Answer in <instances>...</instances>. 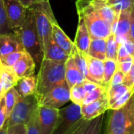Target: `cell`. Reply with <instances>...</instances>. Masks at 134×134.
Masks as SVG:
<instances>
[{
	"mask_svg": "<svg viewBox=\"0 0 134 134\" xmlns=\"http://www.w3.org/2000/svg\"><path fill=\"white\" fill-rule=\"evenodd\" d=\"M24 50L33 58L35 65L40 67L43 60V50L35 27V14L32 8H27L23 25L14 32Z\"/></svg>",
	"mask_w": 134,
	"mask_h": 134,
	"instance_id": "6da1fadb",
	"label": "cell"
},
{
	"mask_svg": "<svg viewBox=\"0 0 134 134\" xmlns=\"http://www.w3.org/2000/svg\"><path fill=\"white\" fill-rule=\"evenodd\" d=\"M64 63L43 59L37 75L35 97L38 100L52 89L65 82Z\"/></svg>",
	"mask_w": 134,
	"mask_h": 134,
	"instance_id": "7a4b0ae2",
	"label": "cell"
},
{
	"mask_svg": "<svg viewBox=\"0 0 134 134\" xmlns=\"http://www.w3.org/2000/svg\"><path fill=\"white\" fill-rule=\"evenodd\" d=\"M76 7L79 17H81L91 38H107L111 33V26L106 22L88 0H78Z\"/></svg>",
	"mask_w": 134,
	"mask_h": 134,
	"instance_id": "3957f363",
	"label": "cell"
},
{
	"mask_svg": "<svg viewBox=\"0 0 134 134\" xmlns=\"http://www.w3.org/2000/svg\"><path fill=\"white\" fill-rule=\"evenodd\" d=\"M106 134H134V95L122 108L111 110Z\"/></svg>",
	"mask_w": 134,
	"mask_h": 134,
	"instance_id": "277c9868",
	"label": "cell"
},
{
	"mask_svg": "<svg viewBox=\"0 0 134 134\" xmlns=\"http://www.w3.org/2000/svg\"><path fill=\"white\" fill-rule=\"evenodd\" d=\"M31 8L34 11L35 27L43 50L44 47L52 39L53 24L57 20L54 17L49 0L38 2Z\"/></svg>",
	"mask_w": 134,
	"mask_h": 134,
	"instance_id": "5b68a950",
	"label": "cell"
},
{
	"mask_svg": "<svg viewBox=\"0 0 134 134\" xmlns=\"http://www.w3.org/2000/svg\"><path fill=\"white\" fill-rule=\"evenodd\" d=\"M83 120L81 106L71 102L59 109L57 122L51 134H71Z\"/></svg>",
	"mask_w": 134,
	"mask_h": 134,
	"instance_id": "8992f818",
	"label": "cell"
},
{
	"mask_svg": "<svg viewBox=\"0 0 134 134\" xmlns=\"http://www.w3.org/2000/svg\"><path fill=\"white\" fill-rule=\"evenodd\" d=\"M38 105V100L35 95L20 96L7 120L9 127L18 124L26 125L36 112Z\"/></svg>",
	"mask_w": 134,
	"mask_h": 134,
	"instance_id": "52a82bcc",
	"label": "cell"
},
{
	"mask_svg": "<svg viewBox=\"0 0 134 134\" xmlns=\"http://www.w3.org/2000/svg\"><path fill=\"white\" fill-rule=\"evenodd\" d=\"M69 101H71L70 88L65 82L54 87L38 99V104L55 109H60Z\"/></svg>",
	"mask_w": 134,
	"mask_h": 134,
	"instance_id": "ba28073f",
	"label": "cell"
},
{
	"mask_svg": "<svg viewBox=\"0 0 134 134\" xmlns=\"http://www.w3.org/2000/svg\"><path fill=\"white\" fill-rule=\"evenodd\" d=\"M6 20L9 28L14 33L23 25L27 8H25L19 0H3Z\"/></svg>",
	"mask_w": 134,
	"mask_h": 134,
	"instance_id": "9c48e42d",
	"label": "cell"
},
{
	"mask_svg": "<svg viewBox=\"0 0 134 134\" xmlns=\"http://www.w3.org/2000/svg\"><path fill=\"white\" fill-rule=\"evenodd\" d=\"M59 114V109L38 105L37 110V122L41 134H51L55 127Z\"/></svg>",
	"mask_w": 134,
	"mask_h": 134,
	"instance_id": "30bf717a",
	"label": "cell"
},
{
	"mask_svg": "<svg viewBox=\"0 0 134 134\" xmlns=\"http://www.w3.org/2000/svg\"><path fill=\"white\" fill-rule=\"evenodd\" d=\"M130 13L131 10H124L118 14L116 22L111 26V32L115 34L119 44L130 38Z\"/></svg>",
	"mask_w": 134,
	"mask_h": 134,
	"instance_id": "8fae6325",
	"label": "cell"
},
{
	"mask_svg": "<svg viewBox=\"0 0 134 134\" xmlns=\"http://www.w3.org/2000/svg\"><path fill=\"white\" fill-rule=\"evenodd\" d=\"M108 110V100L107 94L101 97L100 99L85 105L81 106L82 118L86 121H91Z\"/></svg>",
	"mask_w": 134,
	"mask_h": 134,
	"instance_id": "7c38bea8",
	"label": "cell"
},
{
	"mask_svg": "<svg viewBox=\"0 0 134 134\" xmlns=\"http://www.w3.org/2000/svg\"><path fill=\"white\" fill-rule=\"evenodd\" d=\"M35 63L31 55L26 51L23 56L16 62V64L11 68L17 78L22 79L24 77L31 76L35 75Z\"/></svg>",
	"mask_w": 134,
	"mask_h": 134,
	"instance_id": "4fadbf2b",
	"label": "cell"
},
{
	"mask_svg": "<svg viewBox=\"0 0 134 134\" xmlns=\"http://www.w3.org/2000/svg\"><path fill=\"white\" fill-rule=\"evenodd\" d=\"M87 62V79L103 86L104 64V60L86 55Z\"/></svg>",
	"mask_w": 134,
	"mask_h": 134,
	"instance_id": "5bb4252c",
	"label": "cell"
},
{
	"mask_svg": "<svg viewBox=\"0 0 134 134\" xmlns=\"http://www.w3.org/2000/svg\"><path fill=\"white\" fill-rule=\"evenodd\" d=\"M22 50H24V49L14 33L0 35V57L14 51Z\"/></svg>",
	"mask_w": 134,
	"mask_h": 134,
	"instance_id": "9a60e30c",
	"label": "cell"
},
{
	"mask_svg": "<svg viewBox=\"0 0 134 134\" xmlns=\"http://www.w3.org/2000/svg\"><path fill=\"white\" fill-rule=\"evenodd\" d=\"M65 66V81L69 86L71 88L73 86L77 84L82 83L86 79V77L82 74L78 67L76 66L73 57L71 55L69 56L66 62L64 63Z\"/></svg>",
	"mask_w": 134,
	"mask_h": 134,
	"instance_id": "2e32d148",
	"label": "cell"
},
{
	"mask_svg": "<svg viewBox=\"0 0 134 134\" xmlns=\"http://www.w3.org/2000/svg\"><path fill=\"white\" fill-rule=\"evenodd\" d=\"M90 41H91V37L90 35L88 29L83 20L81 17H79L78 28L75 35V42H74L75 46L78 48L79 51L87 55L90 48Z\"/></svg>",
	"mask_w": 134,
	"mask_h": 134,
	"instance_id": "e0dca14e",
	"label": "cell"
},
{
	"mask_svg": "<svg viewBox=\"0 0 134 134\" xmlns=\"http://www.w3.org/2000/svg\"><path fill=\"white\" fill-rule=\"evenodd\" d=\"M52 39L59 47L64 50L68 55H71L74 42L65 34L57 21L53 24Z\"/></svg>",
	"mask_w": 134,
	"mask_h": 134,
	"instance_id": "ac0fdd59",
	"label": "cell"
},
{
	"mask_svg": "<svg viewBox=\"0 0 134 134\" xmlns=\"http://www.w3.org/2000/svg\"><path fill=\"white\" fill-rule=\"evenodd\" d=\"M70 55L59 47L51 39L43 49V59L53 61L65 63Z\"/></svg>",
	"mask_w": 134,
	"mask_h": 134,
	"instance_id": "d6986e66",
	"label": "cell"
},
{
	"mask_svg": "<svg viewBox=\"0 0 134 134\" xmlns=\"http://www.w3.org/2000/svg\"><path fill=\"white\" fill-rule=\"evenodd\" d=\"M90 5L99 13L100 16L112 26L117 20L118 14L106 3V1L102 0H88Z\"/></svg>",
	"mask_w": 134,
	"mask_h": 134,
	"instance_id": "ffe728a7",
	"label": "cell"
},
{
	"mask_svg": "<svg viewBox=\"0 0 134 134\" xmlns=\"http://www.w3.org/2000/svg\"><path fill=\"white\" fill-rule=\"evenodd\" d=\"M15 88L22 97L35 95L37 88V76L34 75L20 79Z\"/></svg>",
	"mask_w": 134,
	"mask_h": 134,
	"instance_id": "44dd1931",
	"label": "cell"
},
{
	"mask_svg": "<svg viewBox=\"0 0 134 134\" xmlns=\"http://www.w3.org/2000/svg\"><path fill=\"white\" fill-rule=\"evenodd\" d=\"M19 79L11 68H6L0 64V82L2 86L3 92L5 93L9 89L15 87Z\"/></svg>",
	"mask_w": 134,
	"mask_h": 134,
	"instance_id": "7402d4cb",
	"label": "cell"
},
{
	"mask_svg": "<svg viewBox=\"0 0 134 134\" xmlns=\"http://www.w3.org/2000/svg\"><path fill=\"white\" fill-rule=\"evenodd\" d=\"M88 55L101 60H106V38H91Z\"/></svg>",
	"mask_w": 134,
	"mask_h": 134,
	"instance_id": "603a6c76",
	"label": "cell"
},
{
	"mask_svg": "<svg viewBox=\"0 0 134 134\" xmlns=\"http://www.w3.org/2000/svg\"><path fill=\"white\" fill-rule=\"evenodd\" d=\"M131 89L127 87L123 83L112 87H108L107 89V97L108 100V110L111 105H112L116 100H118L120 97L125 95Z\"/></svg>",
	"mask_w": 134,
	"mask_h": 134,
	"instance_id": "cb8c5ba5",
	"label": "cell"
},
{
	"mask_svg": "<svg viewBox=\"0 0 134 134\" xmlns=\"http://www.w3.org/2000/svg\"><path fill=\"white\" fill-rule=\"evenodd\" d=\"M71 55L73 57L74 61H75L76 66L78 67V68L79 69V71L87 79L88 71H87V62H86V54H84L81 51H79L78 49V48L74 44Z\"/></svg>",
	"mask_w": 134,
	"mask_h": 134,
	"instance_id": "d4e9b609",
	"label": "cell"
},
{
	"mask_svg": "<svg viewBox=\"0 0 134 134\" xmlns=\"http://www.w3.org/2000/svg\"><path fill=\"white\" fill-rule=\"evenodd\" d=\"M119 44L116 40L114 33H111L106 38V59H111L117 61L118 50Z\"/></svg>",
	"mask_w": 134,
	"mask_h": 134,
	"instance_id": "484cf974",
	"label": "cell"
},
{
	"mask_svg": "<svg viewBox=\"0 0 134 134\" xmlns=\"http://www.w3.org/2000/svg\"><path fill=\"white\" fill-rule=\"evenodd\" d=\"M104 81H103V86L106 89L108 87L110 81L114 75L115 72L118 69V64L116 60L106 59L104 60Z\"/></svg>",
	"mask_w": 134,
	"mask_h": 134,
	"instance_id": "4316f807",
	"label": "cell"
},
{
	"mask_svg": "<svg viewBox=\"0 0 134 134\" xmlns=\"http://www.w3.org/2000/svg\"><path fill=\"white\" fill-rule=\"evenodd\" d=\"M20 93L16 90L15 87H13L9 89L4 95V101H5V105L6 108V115H7V119H9L10 113L14 108L15 104H16L19 97H20Z\"/></svg>",
	"mask_w": 134,
	"mask_h": 134,
	"instance_id": "83f0119b",
	"label": "cell"
},
{
	"mask_svg": "<svg viewBox=\"0 0 134 134\" xmlns=\"http://www.w3.org/2000/svg\"><path fill=\"white\" fill-rule=\"evenodd\" d=\"M86 96V92L82 83L75 85L70 88V99L72 103L81 106Z\"/></svg>",
	"mask_w": 134,
	"mask_h": 134,
	"instance_id": "f1b7e54d",
	"label": "cell"
},
{
	"mask_svg": "<svg viewBox=\"0 0 134 134\" xmlns=\"http://www.w3.org/2000/svg\"><path fill=\"white\" fill-rule=\"evenodd\" d=\"M106 3L117 14L124 10H131L134 6V0H107Z\"/></svg>",
	"mask_w": 134,
	"mask_h": 134,
	"instance_id": "f546056e",
	"label": "cell"
},
{
	"mask_svg": "<svg viewBox=\"0 0 134 134\" xmlns=\"http://www.w3.org/2000/svg\"><path fill=\"white\" fill-rule=\"evenodd\" d=\"M104 122V115L91 120L82 134H101Z\"/></svg>",
	"mask_w": 134,
	"mask_h": 134,
	"instance_id": "4dcf8cb0",
	"label": "cell"
},
{
	"mask_svg": "<svg viewBox=\"0 0 134 134\" xmlns=\"http://www.w3.org/2000/svg\"><path fill=\"white\" fill-rule=\"evenodd\" d=\"M25 50L22 51H14L2 57H0V64L6 68H12L16 62L23 56Z\"/></svg>",
	"mask_w": 134,
	"mask_h": 134,
	"instance_id": "1f68e13d",
	"label": "cell"
},
{
	"mask_svg": "<svg viewBox=\"0 0 134 134\" xmlns=\"http://www.w3.org/2000/svg\"><path fill=\"white\" fill-rule=\"evenodd\" d=\"M105 94H107V89L105 87L102 86H99L95 90H92V91L86 93V96L82 105L90 104V103L100 99L101 97H103Z\"/></svg>",
	"mask_w": 134,
	"mask_h": 134,
	"instance_id": "d6a6232c",
	"label": "cell"
},
{
	"mask_svg": "<svg viewBox=\"0 0 134 134\" xmlns=\"http://www.w3.org/2000/svg\"><path fill=\"white\" fill-rule=\"evenodd\" d=\"M8 33H13V32L9 28L7 23L5 12L4 1L0 0V35L8 34Z\"/></svg>",
	"mask_w": 134,
	"mask_h": 134,
	"instance_id": "836d02e7",
	"label": "cell"
},
{
	"mask_svg": "<svg viewBox=\"0 0 134 134\" xmlns=\"http://www.w3.org/2000/svg\"><path fill=\"white\" fill-rule=\"evenodd\" d=\"M134 95V90H129L125 95H123L122 97H120L118 100H116L112 105L110 106L109 110H116L119 109L120 108H122V106H124L128 101Z\"/></svg>",
	"mask_w": 134,
	"mask_h": 134,
	"instance_id": "e575fe53",
	"label": "cell"
},
{
	"mask_svg": "<svg viewBox=\"0 0 134 134\" xmlns=\"http://www.w3.org/2000/svg\"><path fill=\"white\" fill-rule=\"evenodd\" d=\"M133 59L134 58L132 57H125V58L117 60L118 69L120 70L121 71H122L125 75L127 74L130 71V70L133 65Z\"/></svg>",
	"mask_w": 134,
	"mask_h": 134,
	"instance_id": "d590c367",
	"label": "cell"
},
{
	"mask_svg": "<svg viewBox=\"0 0 134 134\" xmlns=\"http://www.w3.org/2000/svg\"><path fill=\"white\" fill-rule=\"evenodd\" d=\"M38 110V109H37ZM26 134H41L37 122V111L33 115L29 122L26 124Z\"/></svg>",
	"mask_w": 134,
	"mask_h": 134,
	"instance_id": "8d00e7d4",
	"label": "cell"
},
{
	"mask_svg": "<svg viewBox=\"0 0 134 134\" xmlns=\"http://www.w3.org/2000/svg\"><path fill=\"white\" fill-rule=\"evenodd\" d=\"M124 78H125V74L122 71H121L120 70L117 69V71L115 72L114 75L112 76V78H111V79L110 81L108 87H112V86H117V85L122 84Z\"/></svg>",
	"mask_w": 134,
	"mask_h": 134,
	"instance_id": "74e56055",
	"label": "cell"
},
{
	"mask_svg": "<svg viewBox=\"0 0 134 134\" xmlns=\"http://www.w3.org/2000/svg\"><path fill=\"white\" fill-rule=\"evenodd\" d=\"M123 84L126 85L131 90H134V59L133 65L130 70V71L125 75V78L123 80Z\"/></svg>",
	"mask_w": 134,
	"mask_h": 134,
	"instance_id": "f35d334b",
	"label": "cell"
},
{
	"mask_svg": "<svg viewBox=\"0 0 134 134\" xmlns=\"http://www.w3.org/2000/svg\"><path fill=\"white\" fill-rule=\"evenodd\" d=\"M7 115H6V108L5 105L4 99L2 98L0 100V130L3 127V126L7 122Z\"/></svg>",
	"mask_w": 134,
	"mask_h": 134,
	"instance_id": "ab89813d",
	"label": "cell"
},
{
	"mask_svg": "<svg viewBox=\"0 0 134 134\" xmlns=\"http://www.w3.org/2000/svg\"><path fill=\"white\" fill-rule=\"evenodd\" d=\"M26 125L18 124L8 127L7 134H26Z\"/></svg>",
	"mask_w": 134,
	"mask_h": 134,
	"instance_id": "60d3db41",
	"label": "cell"
},
{
	"mask_svg": "<svg viewBox=\"0 0 134 134\" xmlns=\"http://www.w3.org/2000/svg\"><path fill=\"white\" fill-rule=\"evenodd\" d=\"M122 45L124 46L127 54L132 57L134 58V42L131 38H128L127 40H126L123 43H122Z\"/></svg>",
	"mask_w": 134,
	"mask_h": 134,
	"instance_id": "b9f144b4",
	"label": "cell"
},
{
	"mask_svg": "<svg viewBox=\"0 0 134 134\" xmlns=\"http://www.w3.org/2000/svg\"><path fill=\"white\" fill-rule=\"evenodd\" d=\"M82 84L86 93L92 91V90H95L96 88H97L100 86V85H98V84H97V83H95V82H93L92 81H90L88 79H85V81Z\"/></svg>",
	"mask_w": 134,
	"mask_h": 134,
	"instance_id": "7bdbcfd3",
	"label": "cell"
},
{
	"mask_svg": "<svg viewBox=\"0 0 134 134\" xmlns=\"http://www.w3.org/2000/svg\"><path fill=\"white\" fill-rule=\"evenodd\" d=\"M90 121H86V120H83L82 122L75 129V130L71 134H82L84 133V131L86 130V127L88 126L89 123H90Z\"/></svg>",
	"mask_w": 134,
	"mask_h": 134,
	"instance_id": "ee69618b",
	"label": "cell"
},
{
	"mask_svg": "<svg viewBox=\"0 0 134 134\" xmlns=\"http://www.w3.org/2000/svg\"><path fill=\"white\" fill-rule=\"evenodd\" d=\"M130 38L134 42V6L131 9L130 13Z\"/></svg>",
	"mask_w": 134,
	"mask_h": 134,
	"instance_id": "f6af8a7d",
	"label": "cell"
},
{
	"mask_svg": "<svg viewBox=\"0 0 134 134\" xmlns=\"http://www.w3.org/2000/svg\"><path fill=\"white\" fill-rule=\"evenodd\" d=\"M20 2V3L25 7V8H30L32 5H34L35 4L42 2V1H46V0H19Z\"/></svg>",
	"mask_w": 134,
	"mask_h": 134,
	"instance_id": "bcb514c9",
	"label": "cell"
},
{
	"mask_svg": "<svg viewBox=\"0 0 134 134\" xmlns=\"http://www.w3.org/2000/svg\"><path fill=\"white\" fill-rule=\"evenodd\" d=\"M8 122H6L5 124L3 126V127L0 130V134H7V132H8Z\"/></svg>",
	"mask_w": 134,
	"mask_h": 134,
	"instance_id": "7dc6e473",
	"label": "cell"
},
{
	"mask_svg": "<svg viewBox=\"0 0 134 134\" xmlns=\"http://www.w3.org/2000/svg\"><path fill=\"white\" fill-rule=\"evenodd\" d=\"M4 95H5V93H4V92H3L2 86V83H1V82H0V100L4 97Z\"/></svg>",
	"mask_w": 134,
	"mask_h": 134,
	"instance_id": "c3c4849f",
	"label": "cell"
},
{
	"mask_svg": "<svg viewBox=\"0 0 134 134\" xmlns=\"http://www.w3.org/2000/svg\"><path fill=\"white\" fill-rule=\"evenodd\" d=\"M102 1H107V0H102Z\"/></svg>",
	"mask_w": 134,
	"mask_h": 134,
	"instance_id": "681fc988",
	"label": "cell"
}]
</instances>
